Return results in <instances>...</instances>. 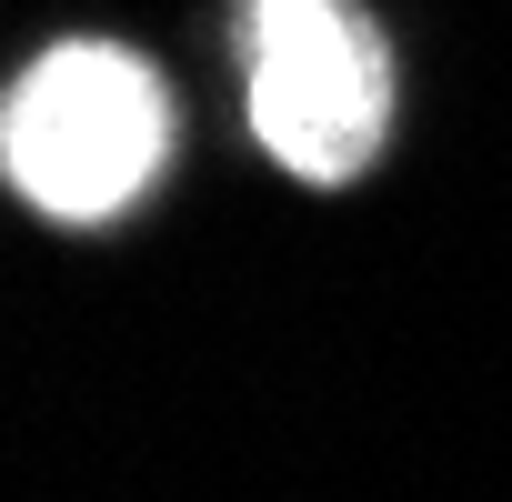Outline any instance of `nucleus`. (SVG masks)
<instances>
[{
    "instance_id": "1",
    "label": "nucleus",
    "mask_w": 512,
    "mask_h": 502,
    "mask_svg": "<svg viewBox=\"0 0 512 502\" xmlns=\"http://www.w3.org/2000/svg\"><path fill=\"white\" fill-rule=\"evenodd\" d=\"M171 161V91L121 41H61L0 101V171L51 221L131 211Z\"/></svg>"
},
{
    "instance_id": "2",
    "label": "nucleus",
    "mask_w": 512,
    "mask_h": 502,
    "mask_svg": "<svg viewBox=\"0 0 512 502\" xmlns=\"http://www.w3.org/2000/svg\"><path fill=\"white\" fill-rule=\"evenodd\" d=\"M241 111L292 181H362L392 131V51L352 0H241Z\"/></svg>"
}]
</instances>
